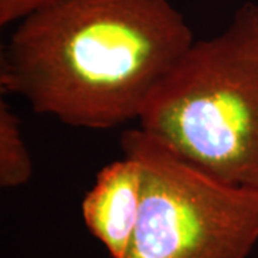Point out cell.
I'll list each match as a JSON object with an SVG mask.
<instances>
[{
    "label": "cell",
    "mask_w": 258,
    "mask_h": 258,
    "mask_svg": "<svg viewBox=\"0 0 258 258\" xmlns=\"http://www.w3.org/2000/svg\"><path fill=\"white\" fill-rule=\"evenodd\" d=\"M169 0H52L20 19L0 59V88L69 126L139 119L194 43Z\"/></svg>",
    "instance_id": "cell-1"
},
{
    "label": "cell",
    "mask_w": 258,
    "mask_h": 258,
    "mask_svg": "<svg viewBox=\"0 0 258 258\" xmlns=\"http://www.w3.org/2000/svg\"><path fill=\"white\" fill-rule=\"evenodd\" d=\"M139 129L224 182L258 191V3L194 40L139 116Z\"/></svg>",
    "instance_id": "cell-2"
},
{
    "label": "cell",
    "mask_w": 258,
    "mask_h": 258,
    "mask_svg": "<svg viewBox=\"0 0 258 258\" xmlns=\"http://www.w3.org/2000/svg\"><path fill=\"white\" fill-rule=\"evenodd\" d=\"M144 171L139 218L122 258H248L258 242V191L227 184L142 129L120 137Z\"/></svg>",
    "instance_id": "cell-3"
},
{
    "label": "cell",
    "mask_w": 258,
    "mask_h": 258,
    "mask_svg": "<svg viewBox=\"0 0 258 258\" xmlns=\"http://www.w3.org/2000/svg\"><path fill=\"white\" fill-rule=\"evenodd\" d=\"M144 192V171L138 159L123 157L105 165L82 201L85 225L108 249L122 258L139 218Z\"/></svg>",
    "instance_id": "cell-4"
},
{
    "label": "cell",
    "mask_w": 258,
    "mask_h": 258,
    "mask_svg": "<svg viewBox=\"0 0 258 258\" xmlns=\"http://www.w3.org/2000/svg\"><path fill=\"white\" fill-rule=\"evenodd\" d=\"M33 175V162L23 139L22 122L5 99L0 101V186L19 188Z\"/></svg>",
    "instance_id": "cell-5"
},
{
    "label": "cell",
    "mask_w": 258,
    "mask_h": 258,
    "mask_svg": "<svg viewBox=\"0 0 258 258\" xmlns=\"http://www.w3.org/2000/svg\"><path fill=\"white\" fill-rule=\"evenodd\" d=\"M52 0H0V25L18 23L30 12L39 9Z\"/></svg>",
    "instance_id": "cell-6"
}]
</instances>
